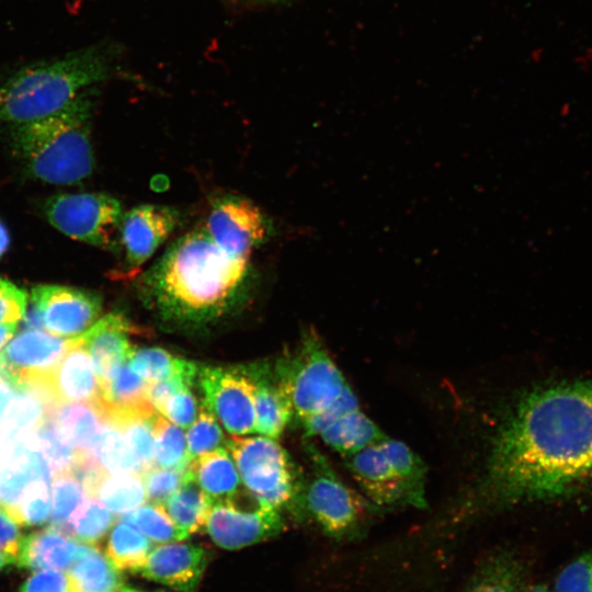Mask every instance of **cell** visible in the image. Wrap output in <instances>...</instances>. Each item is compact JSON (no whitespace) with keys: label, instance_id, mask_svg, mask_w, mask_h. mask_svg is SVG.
<instances>
[{"label":"cell","instance_id":"1","mask_svg":"<svg viewBox=\"0 0 592 592\" xmlns=\"http://www.w3.org/2000/svg\"><path fill=\"white\" fill-rule=\"evenodd\" d=\"M592 487V378L538 386L511 407L478 491L482 508L557 500Z\"/></svg>","mask_w":592,"mask_h":592},{"label":"cell","instance_id":"2","mask_svg":"<svg viewBox=\"0 0 592 592\" xmlns=\"http://www.w3.org/2000/svg\"><path fill=\"white\" fill-rule=\"evenodd\" d=\"M250 281L249 260L225 252L202 226L173 241L140 276L139 288L166 312L204 317L225 309Z\"/></svg>","mask_w":592,"mask_h":592},{"label":"cell","instance_id":"3","mask_svg":"<svg viewBox=\"0 0 592 592\" xmlns=\"http://www.w3.org/2000/svg\"><path fill=\"white\" fill-rule=\"evenodd\" d=\"M92 110L93 101L86 90L49 116L12 125V149L31 175L46 183L69 185L92 173Z\"/></svg>","mask_w":592,"mask_h":592},{"label":"cell","instance_id":"4","mask_svg":"<svg viewBox=\"0 0 592 592\" xmlns=\"http://www.w3.org/2000/svg\"><path fill=\"white\" fill-rule=\"evenodd\" d=\"M107 66L96 49L29 65L0 83V123L24 124L49 116L103 80Z\"/></svg>","mask_w":592,"mask_h":592},{"label":"cell","instance_id":"5","mask_svg":"<svg viewBox=\"0 0 592 592\" xmlns=\"http://www.w3.org/2000/svg\"><path fill=\"white\" fill-rule=\"evenodd\" d=\"M277 383L301 423L330 407L350 388L314 330H308L297 349L281 361Z\"/></svg>","mask_w":592,"mask_h":592},{"label":"cell","instance_id":"6","mask_svg":"<svg viewBox=\"0 0 592 592\" xmlns=\"http://www.w3.org/2000/svg\"><path fill=\"white\" fill-rule=\"evenodd\" d=\"M314 473L303 490L305 509L322 531L335 539H353L364 533L382 509L345 485L312 449Z\"/></svg>","mask_w":592,"mask_h":592},{"label":"cell","instance_id":"7","mask_svg":"<svg viewBox=\"0 0 592 592\" xmlns=\"http://www.w3.org/2000/svg\"><path fill=\"white\" fill-rule=\"evenodd\" d=\"M49 224L64 235L104 250L119 247L121 203L104 193L59 194L44 206Z\"/></svg>","mask_w":592,"mask_h":592},{"label":"cell","instance_id":"8","mask_svg":"<svg viewBox=\"0 0 592 592\" xmlns=\"http://www.w3.org/2000/svg\"><path fill=\"white\" fill-rule=\"evenodd\" d=\"M228 449L239 476L262 505L277 509L289 502L297 485L285 451L270 437L232 436Z\"/></svg>","mask_w":592,"mask_h":592},{"label":"cell","instance_id":"9","mask_svg":"<svg viewBox=\"0 0 592 592\" xmlns=\"http://www.w3.org/2000/svg\"><path fill=\"white\" fill-rule=\"evenodd\" d=\"M102 312L101 298L89 291L53 284L32 288L24 328L46 330L61 338L83 334Z\"/></svg>","mask_w":592,"mask_h":592},{"label":"cell","instance_id":"10","mask_svg":"<svg viewBox=\"0 0 592 592\" xmlns=\"http://www.w3.org/2000/svg\"><path fill=\"white\" fill-rule=\"evenodd\" d=\"M205 407L232 435L254 432L255 385L237 369L205 366L198 373Z\"/></svg>","mask_w":592,"mask_h":592},{"label":"cell","instance_id":"11","mask_svg":"<svg viewBox=\"0 0 592 592\" xmlns=\"http://www.w3.org/2000/svg\"><path fill=\"white\" fill-rule=\"evenodd\" d=\"M203 227L220 249L235 258L248 259L269 237V223L262 210L236 195L217 198Z\"/></svg>","mask_w":592,"mask_h":592},{"label":"cell","instance_id":"12","mask_svg":"<svg viewBox=\"0 0 592 592\" xmlns=\"http://www.w3.org/2000/svg\"><path fill=\"white\" fill-rule=\"evenodd\" d=\"M204 527L217 546L235 550L280 534L285 523L277 509L260 503L242 509L232 497L213 502Z\"/></svg>","mask_w":592,"mask_h":592},{"label":"cell","instance_id":"13","mask_svg":"<svg viewBox=\"0 0 592 592\" xmlns=\"http://www.w3.org/2000/svg\"><path fill=\"white\" fill-rule=\"evenodd\" d=\"M24 387L35 390L47 407L71 402L98 403L100 399L94 367L79 337L73 338L71 345L52 371L21 388Z\"/></svg>","mask_w":592,"mask_h":592},{"label":"cell","instance_id":"14","mask_svg":"<svg viewBox=\"0 0 592 592\" xmlns=\"http://www.w3.org/2000/svg\"><path fill=\"white\" fill-rule=\"evenodd\" d=\"M179 221V212L167 205L141 204L124 213L119 242L125 254L127 273H138L174 231Z\"/></svg>","mask_w":592,"mask_h":592},{"label":"cell","instance_id":"15","mask_svg":"<svg viewBox=\"0 0 592 592\" xmlns=\"http://www.w3.org/2000/svg\"><path fill=\"white\" fill-rule=\"evenodd\" d=\"M379 442L345 456L346 467L364 496L379 509L414 506L403 480Z\"/></svg>","mask_w":592,"mask_h":592},{"label":"cell","instance_id":"16","mask_svg":"<svg viewBox=\"0 0 592 592\" xmlns=\"http://www.w3.org/2000/svg\"><path fill=\"white\" fill-rule=\"evenodd\" d=\"M72 341L37 329L15 335L2 352L12 375V391L52 371Z\"/></svg>","mask_w":592,"mask_h":592},{"label":"cell","instance_id":"17","mask_svg":"<svg viewBox=\"0 0 592 592\" xmlns=\"http://www.w3.org/2000/svg\"><path fill=\"white\" fill-rule=\"evenodd\" d=\"M206 565L207 554L202 547L170 542L152 547L138 573L180 592H194Z\"/></svg>","mask_w":592,"mask_h":592},{"label":"cell","instance_id":"18","mask_svg":"<svg viewBox=\"0 0 592 592\" xmlns=\"http://www.w3.org/2000/svg\"><path fill=\"white\" fill-rule=\"evenodd\" d=\"M130 330V323L125 317L112 312L100 318L79 337L91 357L100 391L129 360L133 352L128 339Z\"/></svg>","mask_w":592,"mask_h":592},{"label":"cell","instance_id":"19","mask_svg":"<svg viewBox=\"0 0 592 592\" xmlns=\"http://www.w3.org/2000/svg\"><path fill=\"white\" fill-rule=\"evenodd\" d=\"M526 573L515 551L498 548L477 563L462 592H523Z\"/></svg>","mask_w":592,"mask_h":592},{"label":"cell","instance_id":"20","mask_svg":"<svg viewBox=\"0 0 592 592\" xmlns=\"http://www.w3.org/2000/svg\"><path fill=\"white\" fill-rule=\"evenodd\" d=\"M77 547L76 539L49 526L23 536L15 565L31 570L67 571L75 559Z\"/></svg>","mask_w":592,"mask_h":592},{"label":"cell","instance_id":"21","mask_svg":"<svg viewBox=\"0 0 592 592\" xmlns=\"http://www.w3.org/2000/svg\"><path fill=\"white\" fill-rule=\"evenodd\" d=\"M67 572L75 592H118L124 585L121 571L96 545L78 542Z\"/></svg>","mask_w":592,"mask_h":592},{"label":"cell","instance_id":"22","mask_svg":"<svg viewBox=\"0 0 592 592\" xmlns=\"http://www.w3.org/2000/svg\"><path fill=\"white\" fill-rule=\"evenodd\" d=\"M66 442L75 449L92 452L94 442L105 423L96 403L71 402L46 409Z\"/></svg>","mask_w":592,"mask_h":592},{"label":"cell","instance_id":"23","mask_svg":"<svg viewBox=\"0 0 592 592\" xmlns=\"http://www.w3.org/2000/svg\"><path fill=\"white\" fill-rule=\"evenodd\" d=\"M187 469L213 502L236 496L240 476L226 449L217 448L192 459Z\"/></svg>","mask_w":592,"mask_h":592},{"label":"cell","instance_id":"24","mask_svg":"<svg viewBox=\"0 0 592 592\" xmlns=\"http://www.w3.org/2000/svg\"><path fill=\"white\" fill-rule=\"evenodd\" d=\"M319 435L328 446L344 457L386 437L360 408L332 422Z\"/></svg>","mask_w":592,"mask_h":592},{"label":"cell","instance_id":"25","mask_svg":"<svg viewBox=\"0 0 592 592\" xmlns=\"http://www.w3.org/2000/svg\"><path fill=\"white\" fill-rule=\"evenodd\" d=\"M212 504L213 500L186 468L182 483L163 505L178 530L189 537L205 525Z\"/></svg>","mask_w":592,"mask_h":592},{"label":"cell","instance_id":"26","mask_svg":"<svg viewBox=\"0 0 592 592\" xmlns=\"http://www.w3.org/2000/svg\"><path fill=\"white\" fill-rule=\"evenodd\" d=\"M147 387L148 383L126 361L100 391L96 405L104 418L113 413L153 408L147 399Z\"/></svg>","mask_w":592,"mask_h":592},{"label":"cell","instance_id":"27","mask_svg":"<svg viewBox=\"0 0 592 592\" xmlns=\"http://www.w3.org/2000/svg\"><path fill=\"white\" fill-rule=\"evenodd\" d=\"M251 377L255 385L254 431L265 437L276 439L284 431L294 413L291 400L278 383Z\"/></svg>","mask_w":592,"mask_h":592},{"label":"cell","instance_id":"28","mask_svg":"<svg viewBox=\"0 0 592 592\" xmlns=\"http://www.w3.org/2000/svg\"><path fill=\"white\" fill-rule=\"evenodd\" d=\"M153 408L113 413L105 421L124 434L141 465L143 473L156 466L153 425L157 414Z\"/></svg>","mask_w":592,"mask_h":592},{"label":"cell","instance_id":"29","mask_svg":"<svg viewBox=\"0 0 592 592\" xmlns=\"http://www.w3.org/2000/svg\"><path fill=\"white\" fill-rule=\"evenodd\" d=\"M152 542L133 525L119 520L112 526L106 556L118 571L139 572Z\"/></svg>","mask_w":592,"mask_h":592},{"label":"cell","instance_id":"30","mask_svg":"<svg viewBox=\"0 0 592 592\" xmlns=\"http://www.w3.org/2000/svg\"><path fill=\"white\" fill-rule=\"evenodd\" d=\"M128 361L132 368L147 383L173 376H181L193 383L197 375V367L193 362L175 357L160 348L133 350Z\"/></svg>","mask_w":592,"mask_h":592},{"label":"cell","instance_id":"31","mask_svg":"<svg viewBox=\"0 0 592 592\" xmlns=\"http://www.w3.org/2000/svg\"><path fill=\"white\" fill-rule=\"evenodd\" d=\"M92 453L110 475L143 474V468L118 428L105 421Z\"/></svg>","mask_w":592,"mask_h":592},{"label":"cell","instance_id":"32","mask_svg":"<svg viewBox=\"0 0 592 592\" xmlns=\"http://www.w3.org/2000/svg\"><path fill=\"white\" fill-rule=\"evenodd\" d=\"M115 521L111 512L98 498L87 497L70 515L62 532L79 543L96 545Z\"/></svg>","mask_w":592,"mask_h":592},{"label":"cell","instance_id":"33","mask_svg":"<svg viewBox=\"0 0 592 592\" xmlns=\"http://www.w3.org/2000/svg\"><path fill=\"white\" fill-rule=\"evenodd\" d=\"M379 443L403 480L413 500L414 508H425L426 466L421 457L398 440L386 436Z\"/></svg>","mask_w":592,"mask_h":592},{"label":"cell","instance_id":"34","mask_svg":"<svg viewBox=\"0 0 592 592\" xmlns=\"http://www.w3.org/2000/svg\"><path fill=\"white\" fill-rule=\"evenodd\" d=\"M98 498L111 512L123 514L144 504L147 496L141 475H110L100 483Z\"/></svg>","mask_w":592,"mask_h":592},{"label":"cell","instance_id":"35","mask_svg":"<svg viewBox=\"0 0 592 592\" xmlns=\"http://www.w3.org/2000/svg\"><path fill=\"white\" fill-rule=\"evenodd\" d=\"M33 440L49 467L52 478L71 470L78 449L66 442L48 413L33 430Z\"/></svg>","mask_w":592,"mask_h":592},{"label":"cell","instance_id":"36","mask_svg":"<svg viewBox=\"0 0 592 592\" xmlns=\"http://www.w3.org/2000/svg\"><path fill=\"white\" fill-rule=\"evenodd\" d=\"M122 521L133 525L152 543L164 544L186 538L175 526L163 504L144 503L121 514Z\"/></svg>","mask_w":592,"mask_h":592},{"label":"cell","instance_id":"37","mask_svg":"<svg viewBox=\"0 0 592 592\" xmlns=\"http://www.w3.org/2000/svg\"><path fill=\"white\" fill-rule=\"evenodd\" d=\"M155 464L161 468L186 469L191 463L186 437L178 425L157 415L153 425Z\"/></svg>","mask_w":592,"mask_h":592},{"label":"cell","instance_id":"38","mask_svg":"<svg viewBox=\"0 0 592 592\" xmlns=\"http://www.w3.org/2000/svg\"><path fill=\"white\" fill-rule=\"evenodd\" d=\"M88 496L81 483L69 473L52 478L50 526L64 530L70 515Z\"/></svg>","mask_w":592,"mask_h":592},{"label":"cell","instance_id":"39","mask_svg":"<svg viewBox=\"0 0 592 592\" xmlns=\"http://www.w3.org/2000/svg\"><path fill=\"white\" fill-rule=\"evenodd\" d=\"M50 506L48 482L33 480L24 489L11 520L20 526L43 525L49 519Z\"/></svg>","mask_w":592,"mask_h":592},{"label":"cell","instance_id":"40","mask_svg":"<svg viewBox=\"0 0 592 592\" xmlns=\"http://www.w3.org/2000/svg\"><path fill=\"white\" fill-rule=\"evenodd\" d=\"M223 442L224 434L215 415L206 407L201 409L186 435L190 460L219 448Z\"/></svg>","mask_w":592,"mask_h":592},{"label":"cell","instance_id":"41","mask_svg":"<svg viewBox=\"0 0 592 592\" xmlns=\"http://www.w3.org/2000/svg\"><path fill=\"white\" fill-rule=\"evenodd\" d=\"M554 592H592V549L562 568L556 578Z\"/></svg>","mask_w":592,"mask_h":592},{"label":"cell","instance_id":"42","mask_svg":"<svg viewBox=\"0 0 592 592\" xmlns=\"http://www.w3.org/2000/svg\"><path fill=\"white\" fill-rule=\"evenodd\" d=\"M186 469L153 466L141 474L149 502L164 504L184 479Z\"/></svg>","mask_w":592,"mask_h":592},{"label":"cell","instance_id":"43","mask_svg":"<svg viewBox=\"0 0 592 592\" xmlns=\"http://www.w3.org/2000/svg\"><path fill=\"white\" fill-rule=\"evenodd\" d=\"M358 408V400L352 389L349 388L330 407L303 422L305 435L307 437L319 435L332 422Z\"/></svg>","mask_w":592,"mask_h":592},{"label":"cell","instance_id":"44","mask_svg":"<svg viewBox=\"0 0 592 592\" xmlns=\"http://www.w3.org/2000/svg\"><path fill=\"white\" fill-rule=\"evenodd\" d=\"M159 413L181 429L192 425L196 419L197 405L190 387L171 396Z\"/></svg>","mask_w":592,"mask_h":592},{"label":"cell","instance_id":"45","mask_svg":"<svg viewBox=\"0 0 592 592\" xmlns=\"http://www.w3.org/2000/svg\"><path fill=\"white\" fill-rule=\"evenodd\" d=\"M20 592H75L67 571L42 569L32 573Z\"/></svg>","mask_w":592,"mask_h":592},{"label":"cell","instance_id":"46","mask_svg":"<svg viewBox=\"0 0 592 592\" xmlns=\"http://www.w3.org/2000/svg\"><path fill=\"white\" fill-rule=\"evenodd\" d=\"M27 308L26 293L13 283L3 280L0 287V323L20 321Z\"/></svg>","mask_w":592,"mask_h":592},{"label":"cell","instance_id":"47","mask_svg":"<svg viewBox=\"0 0 592 592\" xmlns=\"http://www.w3.org/2000/svg\"><path fill=\"white\" fill-rule=\"evenodd\" d=\"M193 383L181 376L148 383L147 399L156 411H160L164 402L178 391L191 387Z\"/></svg>","mask_w":592,"mask_h":592},{"label":"cell","instance_id":"48","mask_svg":"<svg viewBox=\"0 0 592 592\" xmlns=\"http://www.w3.org/2000/svg\"><path fill=\"white\" fill-rule=\"evenodd\" d=\"M19 524L0 511V549L16 562L23 536Z\"/></svg>","mask_w":592,"mask_h":592},{"label":"cell","instance_id":"49","mask_svg":"<svg viewBox=\"0 0 592 592\" xmlns=\"http://www.w3.org/2000/svg\"><path fill=\"white\" fill-rule=\"evenodd\" d=\"M19 321L0 323V350L14 337Z\"/></svg>","mask_w":592,"mask_h":592},{"label":"cell","instance_id":"50","mask_svg":"<svg viewBox=\"0 0 592 592\" xmlns=\"http://www.w3.org/2000/svg\"><path fill=\"white\" fill-rule=\"evenodd\" d=\"M12 395L11 387L0 378V423L2 422Z\"/></svg>","mask_w":592,"mask_h":592},{"label":"cell","instance_id":"51","mask_svg":"<svg viewBox=\"0 0 592 592\" xmlns=\"http://www.w3.org/2000/svg\"><path fill=\"white\" fill-rule=\"evenodd\" d=\"M10 246V236L5 225L0 219V258L8 251Z\"/></svg>","mask_w":592,"mask_h":592},{"label":"cell","instance_id":"52","mask_svg":"<svg viewBox=\"0 0 592 592\" xmlns=\"http://www.w3.org/2000/svg\"><path fill=\"white\" fill-rule=\"evenodd\" d=\"M523 592H554V590L549 589L545 584H533L530 587H525Z\"/></svg>","mask_w":592,"mask_h":592},{"label":"cell","instance_id":"53","mask_svg":"<svg viewBox=\"0 0 592 592\" xmlns=\"http://www.w3.org/2000/svg\"><path fill=\"white\" fill-rule=\"evenodd\" d=\"M10 563H14V561L0 549V569Z\"/></svg>","mask_w":592,"mask_h":592},{"label":"cell","instance_id":"54","mask_svg":"<svg viewBox=\"0 0 592 592\" xmlns=\"http://www.w3.org/2000/svg\"><path fill=\"white\" fill-rule=\"evenodd\" d=\"M118 592H143L138 589H135V588H132V587H127V585H123Z\"/></svg>","mask_w":592,"mask_h":592},{"label":"cell","instance_id":"55","mask_svg":"<svg viewBox=\"0 0 592 592\" xmlns=\"http://www.w3.org/2000/svg\"><path fill=\"white\" fill-rule=\"evenodd\" d=\"M2 283H3V278L0 277V287H1Z\"/></svg>","mask_w":592,"mask_h":592}]
</instances>
